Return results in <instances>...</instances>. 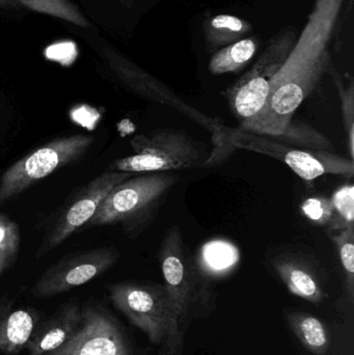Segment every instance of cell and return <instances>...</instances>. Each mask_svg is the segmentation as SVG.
I'll list each match as a JSON object with an SVG mask.
<instances>
[{"label": "cell", "instance_id": "1", "mask_svg": "<svg viewBox=\"0 0 354 355\" xmlns=\"http://www.w3.org/2000/svg\"><path fill=\"white\" fill-rule=\"evenodd\" d=\"M345 0H316L307 25L286 62L274 77L262 112L238 128L276 137L293 120L295 112L317 89L330 68L328 50Z\"/></svg>", "mask_w": 354, "mask_h": 355}, {"label": "cell", "instance_id": "2", "mask_svg": "<svg viewBox=\"0 0 354 355\" xmlns=\"http://www.w3.org/2000/svg\"><path fill=\"white\" fill-rule=\"evenodd\" d=\"M158 258L172 316L170 339L158 355H182L185 331L193 319L202 315L197 306L202 300L205 302L207 296L200 283L197 267L186 254L178 227H170L166 232Z\"/></svg>", "mask_w": 354, "mask_h": 355}, {"label": "cell", "instance_id": "3", "mask_svg": "<svg viewBox=\"0 0 354 355\" xmlns=\"http://www.w3.org/2000/svg\"><path fill=\"white\" fill-rule=\"evenodd\" d=\"M133 155L116 160L114 172L150 174L191 170L206 166L201 145L185 131L159 128L131 141Z\"/></svg>", "mask_w": 354, "mask_h": 355}, {"label": "cell", "instance_id": "4", "mask_svg": "<svg viewBox=\"0 0 354 355\" xmlns=\"http://www.w3.org/2000/svg\"><path fill=\"white\" fill-rule=\"evenodd\" d=\"M178 181V175L172 173H150L129 178L112 188L85 225L122 223L127 229H133L159 208Z\"/></svg>", "mask_w": 354, "mask_h": 355}, {"label": "cell", "instance_id": "5", "mask_svg": "<svg viewBox=\"0 0 354 355\" xmlns=\"http://www.w3.org/2000/svg\"><path fill=\"white\" fill-rule=\"evenodd\" d=\"M295 33L285 31L270 40L253 67L222 93L240 125L253 121L263 110L270 87L295 44Z\"/></svg>", "mask_w": 354, "mask_h": 355}, {"label": "cell", "instance_id": "6", "mask_svg": "<svg viewBox=\"0 0 354 355\" xmlns=\"http://www.w3.org/2000/svg\"><path fill=\"white\" fill-rule=\"evenodd\" d=\"M110 302L154 345L163 347L172 327V309L163 285L120 282L108 286Z\"/></svg>", "mask_w": 354, "mask_h": 355}, {"label": "cell", "instance_id": "7", "mask_svg": "<svg viewBox=\"0 0 354 355\" xmlns=\"http://www.w3.org/2000/svg\"><path fill=\"white\" fill-rule=\"evenodd\" d=\"M227 145L230 153L234 149H243L274 158L306 181H313L326 175L351 178L354 174L353 160L334 152L297 149L265 135L241 130L238 127L228 128Z\"/></svg>", "mask_w": 354, "mask_h": 355}, {"label": "cell", "instance_id": "8", "mask_svg": "<svg viewBox=\"0 0 354 355\" xmlns=\"http://www.w3.org/2000/svg\"><path fill=\"white\" fill-rule=\"evenodd\" d=\"M93 141V137L85 135L60 137L21 158L0 178V204L22 193L56 170L78 162Z\"/></svg>", "mask_w": 354, "mask_h": 355}, {"label": "cell", "instance_id": "9", "mask_svg": "<svg viewBox=\"0 0 354 355\" xmlns=\"http://www.w3.org/2000/svg\"><path fill=\"white\" fill-rule=\"evenodd\" d=\"M45 355H136L120 321L97 300L81 306V321L74 335Z\"/></svg>", "mask_w": 354, "mask_h": 355}, {"label": "cell", "instance_id": "10", "mask_svg": "<svg viewBox=\"0 0 354 355\" xmlns=\"http://www.w3.org/2000/svg\"><path fill=\"white\" fill-rule=\"evenodd\" d=\"M118 259L116 250L96 248L58 261L47 269L31 288L35 298H48L80 287L112 268Z\"/></svg>", "mask_w": 354, "mask_h": 355}, {"label": "cell", "instance_id": "11", "mask_svg": "<svg viewBox=\"0 0 354 355\" xmlns=\"http://www.w3.org/2000/svg\"><path fill=\"white\" fill-rule=\"evenodd\" d=\"M133 176H135V174L132 173L110 171L89 182L79 193H77L74 200L58 218L51 233L37 252V258L60 245L77 230L87 225V221L95 215L100 205L105 200L112 188Z\"/></svg>", "mask_w": 354, "mask_h": 355}, {"label": "cell", "instance_id": "12", "mask_svg": "<svg viewBox=\"0 0 354 355\" xmlns=\"http://www.w3.org/2000/svg\"><path fill=\"white\" fill-rule=\"evenodd\" d=\"M81 306L69 300L45 320L39 321L25 349L29 355H45L64 345L78 329Z\"/></svg>", "mask_w": 354, "mask_h": 355}, {"label": "cell", "instance_id": "13", "mask_svg": "<svg viewBox=\"0 0 354 355\" xmlns=\"http://www.w3.org/2000/svg\"><path fill=\"white\" fill-rule=\"evenodd\" d=\"M272 266L293 295L312 304H321L326 300L328 295L321 277L303 257L283 254L274 259Z\"/></svg>", "mask_w": 354, "mask_h": 355}, {"label": "cell", "instance_id": "14", "mask_svg": "<svg viewBox=\"0 0 354 355\" xmlns=\"http://www.w3.org/2000/svg\"><path fill=\"white\" fill-rule=\"evenodd\" d=\"M39 321L33 309L12 310L10 304L0 302V352L16 355L25 349Z\"/></svg>", "mask_w": 354, "mask_h": 355}, {"label": "cell", "instance_id": "15", "mask_svg": "<svg viewBox=\"0 0 354 355\" xmlns=\"http://www.w3.org/2000/svg\"><path fill=\"white\" fill-rule=\"evenodd\" d=\"M288 322L301 345L314 355H326L330 349V337L326 325L308 313L288 315Z\"/></svg>", "mask_w": 354, "mask_h": 355}, {"label": "cell", "instance_id": "16", "mask_svg": "<svg viewBox=\"0 0 354 355\" xmlns=\"http://www.w3.org/2000/svg\"><path fill=\"white\" fill-rule=\"evenodd\" d=\"M251 29L249 21L233 15H216L204 23L206 43L211 49L240 41Z\"/></svg>", "mask_w": 354, "mask_h": 355}, {"label": "cell", "instance_id": "17", "mask_svg": "<svg viewBox=\"0 0 354 355\" xmlns=\"http://www.w3.org/2000/svg\"><path fill=\"white\" fill-rule=\"evenodd\" d=\"M257 37H247L230 44L218 50L209 62V71L213 75L236 73L242 70L257 53Z\"/></svg>", "mask_w": 354, "mask_h": 355}, {"label": "cell", "instance_id": "18", "mask_svg": "<svg viewBox=\"0 0 354 355\" xmlns=\"http://www.w3.org/2000/svg\"><path fill=\"white\" fill-rule=\"evenodd\" d=\"M268 137L297 149L326 152H334L335 150L332 141L326 135L301 121L294 122L292 120L280 135Z\"/></svg>", "mask_w": 354, "mask_h": 355}, {"label": "cell", "instance_id": "19", "mask_svg": "<svg viewBox=\"0 0 354 355\" xmlns=\"http://www.w3.org/2000/svg\"><path fill=\"white\" fill-rule=\"evenodd\" d=\"M239 250L228 240L214 239L202 246L199 252L200 267L210 273L228 271L239 261Z\"/></svg>", "mask_w": 354, "mask_h": 355}, {"label": "cell", "instance_id": "20", "mask_svg": "<svg viewBox=\"0 0 354 355\" xmlns=\"http://www.w3.org/2000/svg\"><path fill=\"white\" fill-rule=\"evenodd\" d=\"M330 239L339 252L343 275H344L345 295L349 304L354 300V227L330 233Z\"/></svg>", "mask_w": 354, "mask_h": 355}, {"label": "cell", "instance_id": "21", "mask_svg": "<svg viewBox=\"0 0 354 355\" xmlns=\"http://www.w3.org/2000/svg\"><path fill=\"white\" fill-rule=\"evenodd\" d=\"M20 248V231L16 223L0 214V275L16 262Z\"/></svg>", "mask_w": 354, "mask_h": 355}, {"label": "cell", "instance_id": "22", "mask_svg": "<svg viewBox=\"0 0 354 355\" xmlns=\"http://www.w3.org/2000/svg\"><path fill=\"white\" fill-rule=\"evenodd\" d=\"M335 85L340 96L341 107H342L343 123L346 132L347 147H348L351 159H354V83L353 77L349 78L348 83H343L339 73L332 69Z\"/></svg>", "mask_w": 354, "mask_h": 355}, {"label": "cell", "instance_id": "23", "mask_svg": "<svg viewBox=\"0 0 354 355\" xmlns=\"http://www.w3.org/2000/svg\"><path fill=\"white\" fill-rule=\"evenodd\" d=\"M335 209V217L330 225L332 230H343L353 225L354 221V186L345 184L341 186L332 198Z\"/></svg>", "mask_w": 354, "mask_h": 355}, {"label": "cell", "instance_id": "24", "mask_svg": "<svg viewBox=\"0 0 354 355\" xmlns=\"http://www.w3.org/2000/svg\"><path fill=\"white\" fill-rule=\"evenodd\" d=\"M301 211L310 220L324 227H330L335 217V209L330 198L314 196L301 205Z\"/></svg>", "mask_w": 354, "mask_h": 355}]
</instances>
